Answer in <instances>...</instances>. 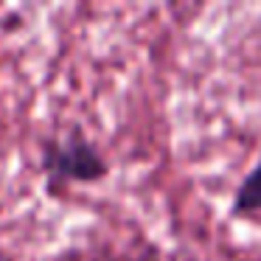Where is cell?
<instances>
[{
  "instance_id": "6da1fadb",
  "label": "cell",
  "mask_w": 261,
  "mask_h": 261,
  "mask_svg": "<svg viewBox=\"0 0 261 261\" xmlns=\"http://www.w3.org/2000/svg\"><path fill=\"white\" fill-rule=\"evenodd\" d=\"M40 169L48 186H96L110 177V160L82 129L54 135L40 149Z\"/></svg>"
},
{
  "instance_id": "7a4b0ae2",
  "label": "cell",
  "mask_w": 261,
  "mask_h": 261,
  "mask_svg": "<svg viewBox=\"0 0 261 261\" xmlns=\"http://www.w3.org/2000/svg\"><path fill=\"white\" fill-rule=\"evenodd\" d=\"M227 214L233 219H258L261 216V154L239 180V186L233 188L230 208Z\"/></svg>"
},
{
  "instance_id": "3957f363",
  "label": "cell",
  "mask_w": 261,
  "mask_h": 261,
  "mask_svg": "<svg viewBox=\"0 0 261 261\" xmlns=\"http://www.w3.org/2000/svg\"><path fill=\"white\" fill-rule=\"evenodd\" d=\"M188 261H205V258H188Z\"/></svg>"
}]
</instances>
